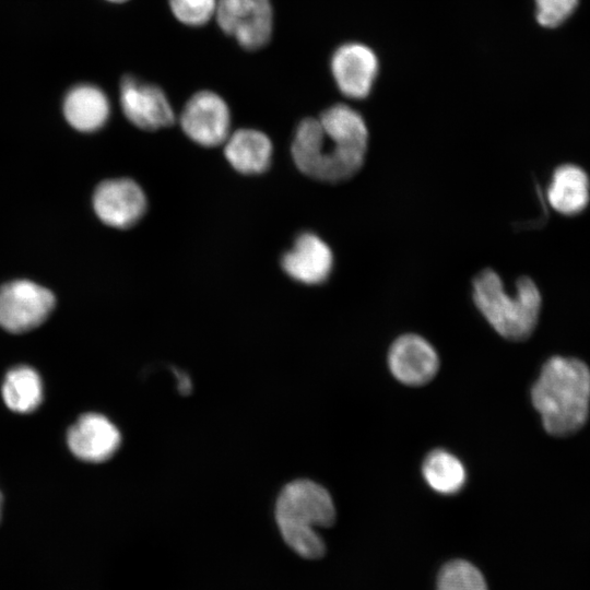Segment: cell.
<instances>
[{
	"label": "cell",
	"instance_id": "cell-3",
	"mask_svg": "<svg viewBox=\"0 0 590 590\" xmlns=\"http://www.w3.org/2000/svg\"><path fill=\"white\" fill-rule=\"evenodd\" d=\"M274 515L284 542L295 553L307 559L324 555L326 545L316 528L331 527L337 512L322 485L306 479L290 482L278 496Z\"/></svg>",
	"mask_w": 590,
	"mask_h": 590
},
{
	"label": "cell",
	"instance_id": "cell-2",
	"mask_svg": "<svg viewBox=\"0 0 590 590\" xmlns=\"http://www.w3.org/2000/svg\"><path fill=\"white\" fill-rule=\"evenodd\" d=\"M531 401L544 429L555 437L579 432L590 412V369L575 357L553 356L531 388Z\"/></svg>",
	"mask_w": 590,
	"mask_h": 590
},
{
	"label": "cell",
	"instance_id": "cell-10",
	"mask_svg": "<svg viewBox=\"0 0 590 590\" xmlns=\"http://www.w3.org/2000/svg\"><path fill=\"white\" fill-rule=\"evenodd\" d=\"M388 367L401 384L420 387L429 382L439 369L435 347L423 337L406 333L396 339L388 352Z\"/></svg>",
	"mask_w": 590,
	"mask_h": 590
},
{
	"label": "cell",
	"instance_id": "cell-18",
	"mask_svg": "<svg viewBox=\"0 0 590 590\" xmlns=\"http://www.w3.org/2000/svg\"><path fill=\"white\" fill-rule=\"evenodd\" d=\"M2 397L8 408L17 413L35 411L43 401V382L35 369L17 366L5 375Z\"/></svg>",
	"mask_w": 590,
	"mask_h": 590
},
{
	"label": "cell",
	"instance_id": "cell-17",
	"mask_svg": "<svg viewBox=\"0 0 590 590\" xmlns=\"http://www.w3.org/2000/svg\"><path fill=\"white\" fill-rule=\"evenodd\" d=\"M422 475L434 492L447 496L459 493L467 482L464 464L446 449H435L427 453L422 463Z\"/></svg>",
	"mask_w": 590,
	"mask_h": 590
},
{
	"label": "cell",
	"instance_id": "cell-16",
	"mask_svg": "<svg viewBox=\"0 0 590 590\" xmlns=\"http://www.w3.org/2000/svg\"><path fill=\"white\" fill-rule=\"evenodd\" d=\"M590 199V180L587 173L574 164L558 166L547 188V201L563 215L582 212Z\"/></svg>",
	"mask_w": 590,
	"mask_h": 590
},
{
	"label": "cell",
	"instance_id": "cell-19",
	"mask_svg": "<svg viewBox=\"0 0 590 590\" xmlns=\"http://www.w3.org/2000/svg\"><path fill=\"white\" fill-rule=\"evenodd\" d=\"M436 590H488L482 573L465 559H452L438 573Z\"/></svg>",
	"mask_w": 590,
	"mask_h": 590
},
{
	"label": "cell",
	"instance_id": "cell-5",
	"mask_svg": "<svg viewBox=\"0 0 590 590\" xmlns=\"http://www.w3.org/2000/svg\"><path fill=\"white\" fill-rule=\"evenodd\" d=\"M214 19L220 30L246 50L260 49L271 39V0H216Z\"/></svg>",
	"mask_w": 590,
	"mask_h": 590
},
{
	"label": "cell",
	"instance_id": "cell-4",
	"mask_svg": "<svg viewBox=\"0 0 590 590\" xmlns=\"http://www.w3.org/2000/svg\"><path fill=\"white\" fill-rule=\"evenodd\" d=\"M473 300L488 324L504 339L524 341L533 333L541 312L539 287L529 276H521L516 291H505L499 275L485 269L473 280Z\"/></svg>",
	"mask_w": 590,
	"mask_h": 590
},
{
	"label": "cell",
	"instance_id": "cell-8",
	"mask_svg": "<svg viewBox=\"0 0 590 590\" xmlns=\"http://www.w3.org/2000/svg\"><path fill=\"white\" fill-rule=\"evenodd\" d=\"M179 123L193 142L203 146H216L223 144L229 135L231 113L219 94L203 90L186 102Z\"/></svg>",
	"mask_w": 590,
	"mask_h": 590
},
{
	"label": "cell",
	"instance_id": "cell-6",
	"mask_svg": "<svg viewBox=\"0 0 590 590\" xmlns=\"http://www.w3.org/2000/svg\"><path fill=\"white\" fill-rule=\"evenodd\" d=\"M54 294L32 281L16 280L0 287V327L22 333L42 324L55 308Z\"/></svg>",
	"mask_w": 590,
	"mask_h": 590
},
{
	"label": "cell",
	"instance_id": "cell-7",
	"mask_svg": "<svg viewBox=\"0 0 590 590\" xmlns=\"http://www.w3.org/2000/svg\"><path fill=\"white\" fill-rule=\"evenodd\" d=\"M119 101L126 118L142 130H158L172 126L175 121V114L165 92L132 74L121 79Z\"/></svg>",
	"mask_w": 590,
	"mask_h": 590
},
{
	"label": "cell",
	"instance_id": "cell-22",
	"mask_svg": "<svg viewBox=\"0 0 590 590\" xmlns=\"http://www.w3.org/2000/svg\"><path fill=\"white\" fill-rule=\"evenodd\" d=\"M106 1H109V2H113V3H123V2L129 1V0H106Z\"/></svg>",
	"mask_w": 590,
	"mask_h": 590
},
{
	"label": "cell",
	"instance_id": "cell-12",
	"mask_svg": "<svg viewBox=\"0 0 590 590\" xmlns=\"http://www.w3.org/2000/svg\"><path fill=\"white\" fill-rule=\"evenodd\" d=\"M67 442L80 460L98 463L116 453L121 445V434L106 416L86 413L69 428Z\"/></svg>",
	"mask_w": 590,
	"mask_h": 590
},
{
	"label": "cell",
	"instance_id": "cell-15",
	"mask_svg": "<svg viewBox=\"0 0 590 590\" xmlns=\"http://www.w3.org/2000/svg\"><path fill=\"white\" fill-rule=\"evenodd\" d=\"M224 143V155L235 170L253 175L263 173L270 166L272 143L263 132L238 129Z\"/></svg>",
	"mask_w": 590,
	"mask_h": 590
},
{
	"label": "cell",
	"instance_id": "cell-11",
	"mask_svg": "<svg viewBox=\"0 0 590 590\" xmlns=\"http://www.w3.org/2000/svg\"><path fill=\"white\" fill-rule=\"evenodd\" d=\"M331 72L339 90L347 97H366L378 72L375 52L366 45L347 43L332 55Z\"/></svg>",
	"mask_w": 590,
	"mask_h": 590
},
{
	"label": "cell",
	"instance_id": "cell-21",
	"mask_svg": "<svg viewBox=\"0 0 590 590\" xmlns=\"http://www.w3.org/2000/svg\"><path fill=\"white\" fill-rule=\"evenodd\" d=\"M535 19L541 26L556 27L576 10L578 0H534Z\"/></svg>",
	"mask_w": 590,
	"mask_h": 590
},
{
	"label": "cell",
	"instance_id": "cell-14",
	"mask_svg": "<svg viewBox=\"0 0 590 590\" xmlns=\"http://www.w3.org/2000/svg\"><path fill=\"white\" fill-rule=\"evenodd\" d=\"M62 110L72 128L81 132H93L106 123L110 104L102 88L94 84L80 83L66 94Z\"/></svg>",
	"mask_w": 590,
	"mask_h": 590
},
{
	"label": "cell",
	"instance_id": "cell-13",
	"mask_svg": "<svg viewBox=\"0 0 590 590\" xmlns=\"http://www.w3.org/2000/svg\"><path fill=\"white\" fill-rule=\"evenodd\" d=\"M284 272L304 284L324 282L333 267V255L326 241L309 232L298 235L293 247L281 259Z\"/></svg>",
	"mask_w": 590,
	"mask_h": 590
},
{
	"label": "cell",
	"instance_id": "cell-1",
	"mask_svg": "<svg viewBox=\"0 0 590 590\" xmlns=\"http://www.w3.org/2000/svg\"><path fill=\"white\" fill-rule=\"evenodd\" d=\"M367 145L368 131L361 114L347 105L337 104L318 118L308 117L298 123L291 153L303 174L332 184L358 173Z\"/></svg>",
	"mask_w": 590,
	"mask_h": 590
},
{
	"label": "cell",
	"instance_id": "cell-20",
	"mask_svg": "<svg viewBox=\"0 0 590 590\" xmlns=\"http://www.w3.org/2000/svg\"><path fill=\"white\" fill-rule=\"evenodd\" d=\"M168 5L178 22L200 27L214 17L216 0H168Z\"/></svg>",
	"mask_w": 590,
	"mask_h": 590
},
{
	"label": "cell",
	"instance_id": "cell-23",
	"mask_svg": "<svg viewBox=\"0 0 590 590\" xmlns=\"http://www.w3.org/2000/svg\"><path fill=\"white\" fill-rule=\"evenodd\" d=\"M2 502H3V498H2V494L0 492V518H1V511H2Z\"/></svg>",
	"mask_w": 590,
	"mask_h": 590
},
{
	"label": "cell",
	"instance_id": "cell-9",
	"mask_svg": "<svg viewBox=\"0 0 590 590\" xmlns=\"http://www.w3.org/2000/svg\"><path fill=\"white\" fill-rule=\"evenodd\" d=\"M98 219L115 228H129L143 216L146 198L141 187L129 178L102 181L93 194Z\"/></svg>",
	"mask_w": 590,
	"mask_h": 590
}]
</instances>
